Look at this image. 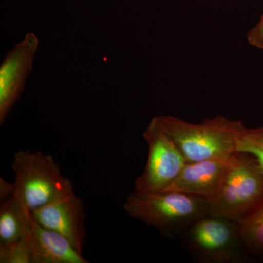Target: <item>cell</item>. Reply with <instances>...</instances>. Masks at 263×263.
Listing matches in <instances>:
<instances>
[{
    "instance_id": "obj_13",
    "label": "cell",
    "mask_w": 263,
    "mask_h": 263,
    "mask_svg": "<svg viewBox=\"0 0 263 263\" xmlns=\"http://www.w3.org/2000/svg\"><path fill=\"white\" fill-rule=\"evenodd\" d=\"M235 153L250 156L263 173V125L254 129L246 127L237 138Z\"/></svg>"
},
{
    "instance_id": "obj_12",
    "label": "cell",
    "mask_w": 263,
    "mask_h": 263,
    "mask_svg": "<svg viewBox=\"0 0 263 263\" xmlns=\"http://www.w3.org/2000/svg\"><path fill=\"white\" fill-rule=\"evenodd\" d=\"M242 243L250 252L263 255V200L239 224Z\"/></svg>"
},
{
    "instance_id": "obj_10",
    "label": "cell",
    "mask_w": 263,
    "mask_h": 263,
    "mask_svg": "<svg viewBox=\"0 0 263 263\" xmlns=\"http://www.w3.org/2000/svg\"><path fill=\"white\" fill-rule=\"evenodd\" d=\"M30 263H87L70 241L33 219L29 234Z\"/></svg>"
},
{
    "instance_id": "obj_2",
    "label": "cell",
    "mask_w": 263,
    "mask_h": 263,
    "mask_svg": "<svg viewBox=\"0 0 263 263\" xmlns=\"http://www.w3.org/2000/svg\"><path fill=\"white\" fill-rule=\"evenodd\" d=\"M124 209L132 217L169 233L208 215V200L179 192L134 191L127 197Z\"/></svg>"
},
{
    "instance_id": "obj_4",
    "label": "cell",
    "mask_w": 263,
    "mask_h": 263,
    "mask_svg": "<svg viewBox=\"0 0 263 263\" xmlns=\"http://www.w3.org/2000/svg\"><path fill=\"white\" fill-rule=\"evenodd\" d=\"M11 167L15 174L13 197L31 212L53 200L68 179L52 156L41 152L17 151Z\"/></svg>"
},
{
    "instance_id": "obj_15",
    "label": "cell",
    "mask_w": 263,
    "mask_h": 263,
    "mask_svg": "<svg viewBox=\"0 0 263 263\" xmlns=\"http://www.w3.org/2000/svg\"><path fill=\"white\" fill-rule=\"evenodd\" d=\"M247 37L251 46L263 49V14L257 24L247 33Z\"/></svg>"
},
{
    "instance_id": "obj_6",
    "label": "cell",
    "mask_w": 263,
    "mask_h": 263,
    "mask_svg": "<svg viewBox=\"0 0 263 263\" xmlns=\"http://www.w3.org/2000/svg\"><path fill=\"white\" fill-rule=\"evenodd\" d=\"M240 242L239 224L220 216H202L189 230L190 247L208 262H226L235 258Z\"/></svg>"
},
{
    "instance_id": "obj_11",
    "label": "cell",
    "mask_w": 263,
    "mask_h": 263,
    "mask_svg": "<svg viewBox=\"0 0 263 263\" xmlns=\"http://www.w3.org/2000/svg\"><path fill=\"white\" fill-rule=\"evenodd\" d=\"M32 213L14 197L1 201L0 243H15L29 236Z\"/></svg>"
},
{
    "instance_id": "obj_8",
    "label": "cell",
    "mask_w": 263,
    "mask_h": 263,
    "mask_svg": "<svg viewBox=\"0 0 263 263\" xmlns=\"http://www.w3.org/2000/svg\"><path fill=\"white\" fill-rule=\"evenodd\" d=\"M39 41L28 32L22 42L8 52L0 67V124L5 122L11 109L23 92L25 81L32 68V61Z\"/></svg>"
},
{
    "instance_id": "obj_14",
    "label": "cell",
    "mask_w": 263,
    "mask_h": 263,
    "mask_svg": "<svg viewBox=\"0 0 263 263\" xmlns=\"http://www.w3.org/2000/svg\"><path fill=\"white\" fill-rule=\"evenodd\" d=\"M0 262L30 263L29 236L15 243H0Z\"/></svg>"
},
{
    "instance_id": "obj_1",
    "label": "cell",
    "mask_w": 263,
    "mask_h": 263,
    "mask_svg": "<svg viewBox=\"0 0 263 263\" xmlns=\"http://www.w3.org/2000/svg\"><path fill=\"white\" fill-rule=\"evenodd\" d=\"M187 162L235 154L236 141L246 127L241 121L218 115L199 124L173 116L155 117Z\"/></svg>"
},
{
    "instance_id": "obj_7",
    "label": "cell",
    "mask_w": 263,
    "mask_h": 263,
    "mask_svg": "<svg viewBox=\"0 0 263 263\" xmlns=\"http://www.w3.org/2000/svg\"><path fill=\"white\" fill-rule=\"evenodd\" d=\"M31 213L38 224L63 235L83 254L86 237V212L70 179L53 200Z\"/></svg>"
},
{
    "instance_id": "obj_5",
    "label": "cell",
    "mask_w": 263,
    "mask_h": 263,
    "mask_svg": "<svg viewBox=\"0 0 263 263\" xmlns=\"http://www.w3.org/2000/svg\"><path fill=\"white\" fill-rule=\"evenodd\" d=\"M143 137L148 145V159L143 173L135 181V191L164 192L179 176L187 162L155 117L151 120Z\"/></svg>"
},
{
    "instance_id": "obj_3",
    "label": "cell",
    "mask_w": 263,
    "mask_h": 263,
    "mask_svg": "<svg viewBox=\"0 0 263 263\" xmlns=\"http://www.w3.org/2000/svg\"><path fill=\"white\" fill-rule=\"evenodd\" d=\"M207 200L208 215L239 224L263 200V173L250 156L235 153L221 190Z\"/></svg>"
},
{
    "instance_id": "obj_9",
    "label": "cell",
    "mask_w": 263,
    "mask_h": 263,
    "mask_svg": "<svg viewBox=\"0 0 263 263\" xmlns=\"http://www.w3.org/2000/svg\"><path fill=\"white\" fill-rule=\"evenodd\" d=\"M233 155L186 162L164 192H179L207 199L215 196L222 186Z\"/></svg>"
},
{
    "instance_id": "obj_16",
    "label": "cell",
    "mask_w": 263,
    "mask_h": 263,
    "mask_svg": "<svg viewBox=\"0 0 263 263\" xmlns=\"http://www.w3.org/2000/svg\"><path fill=\"white\" fill-rule=\"evenodd\" d=\"M13 197V186L12 183H8L3 178L0 179V198L1 201Z\"/></svg>"
}]
</instances>
